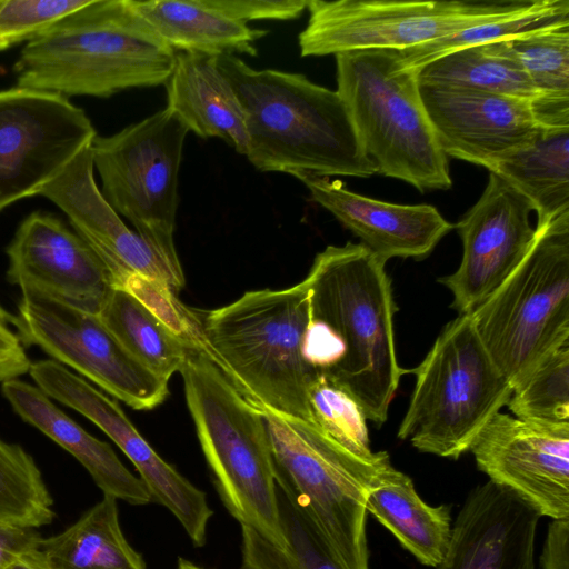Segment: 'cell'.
Returning <instances> with one entry per match:
<instances>
[{
    "instance_id": "6da1fadb",
    "label": "cell",
    "mask_w": 569,
    "mask_h": 569,
    "mask_svg": "<svg viewBox=\"0 0 569 569\" xmlns=\"http://www.w3.org/2000/svg\"><path fill=\"white\" fill-rule=\"evenodd\" d=\"M217 64L242 107L246 157L258 170L328 178L377 173L337 90L301 73L256 70L236 56L217 57Z\"/></svg>"
},
{
    "instance_id": "7a4b0ae2",
    "label": "cell",
    "mask_w": 569,
    "mask_h": 569,
    "mask_svg": "<svg viewBox=\"0 0 569 569\" xmlns=\"http://www.w3.org/2000/svg\"><path fill=\"white\" fill-rule=\"evenodd\" d=\"M176 54L130 0H90L27 42L13 72L18 87L109 98L164 84Z\"/></svg>"
},
{
    "instance_id": "3957f363",
    "label": "cell",
    "mask_w": 569,
    "mask_h": 569,
    "mask_svg": "<svg viewBox=\"0 0 569 569\" xmlns=\"http://www.w3.org/2000/svg\"><path fill=\"white\" fill-rule=\"evenodd\" d=\"M386 263L361 243L328 246L303 279L311 317L337 336L342 357L326 373L381 426L403 373L395 347L397 306Z\"/></svg>"
},
{
    "instance_id": "277c9868",
    "label": "cell",
    "mask_w": 569,
    "mask_h": 569,
    "mask_svg": "<svg viewBox=\"0 0 569 569\" xmlns=\"http://www.w3.org/2000/svg\"><path fill=\"white\" fill-rule=\"evenodd\" d=\"M199 317L214 365L249 402L313 423L309 390L320 371L302 353L311 319L305 280L286 289L248 291Z\"/></svg>"
},
{
    "instance_id": "5b68a950",
    "label": "cell",
    "mask_w": 569,
    "mask_h": 569,
    "mask_svg": "<svg viewBox=\"0 0 569 569\" xmlns=\"http://www.w3.org/2000/svg\"><path fill=\"white\" fill-rule=\"evenodd\" d=\"M261 412L277 488L342 569H369L366 495L391 466L389 455L377 451L362 457L313 423Z\"/></svg>"
},
{
    "instance_id": "8992f818",
    "label": "cell",
    "mask_w": 569,
    "mask_h": 569,
    "mask_svg": "<svg viewBox=\"0 0 569 569\" xmlns=\"http://www.w3.org/2000/svg\"><path fill=\"white\" fill-rule=\"evenodd\" d=\"M179 372L198 439L224 507L241 526L286 548L261 410L199 351L188 350Z\"/></svg>"
},
{
    "instance_id": "52a82bcc",
    "label": "cell",
    "mask_w": 569,
    "mask_h": 569,
    "mask_svg": "<svg viewBox=\"0 0 569 569\" xmlns=\"http://www.w3.org/2000/svg\"><path fill=\"white\" fill-rule=\"evenodd\" d=\"M337 92L377 173L419 191L449 189L452 180L425 110L417 71L399 66L392 49L336 54Z\"/></svg>"
},
{
    "instance_id": "ba28073f",
    "label": "cell",
    "mask_w": 569,
    "mask_h": 569,
    "mask_svg": "<svg viewBox=\"0 0 569 569\" xmlns=\"http://www.w3.org/2000/svg\"><path fill=\"white\" fill-rule=\"evenodd\" d=\"M470 316L512 389L569 343V210L536 226L526 256Z\"/></svg>"
},
{
    "instance_id": "9c48e42d",
    "label": "cell",
    "mask_w": 569,
    "mask_h": 569,
    "mask_svg": "<svg viewBox=\"0 0 569 569\" xmlns=\"http://www.w3.org/2000/svg\"><path fill=\"white\" fill-rule=\"evenodd\" d=\"M411 372L415 388L398 438L442 458L468 452L512 393L470 313L448 322Z\"/></svg>"
},
{
    "instance_id": "30bf717a",
    "label": "cell",
    "mask_w": 569,
    "mask_h": 569,
    "mask_svg": "<svg viewBox=\"0 0 569 569\" xmlns=\"http://www.w3.org/2000/svg\"><path fill=\"white\" fill-rule=\"evenodd\" d=\"M189 130L168 108L91 143L101 194L176 269L178 176Z\"/></svg>"
},
{
    "instance_id": "8fae6325",
    "label": "cell",
    "mask_w": 569,
    "mask_h": 569,
    "mask_svg": "<svg viewBox=\"0 0 569 569\" xmlns=\"http://www.w3.org/2000/svg\"><path fill=\"white\" fill-rule=\"evenodd\" d=\"M532 1L308 0L309 20L298 37L300 54L402 50L519 12Z\"/></svg>"
},
{
    "instance_id": "7c38bea8",
    "label": "cell",
    "mask_w": 569,
    "mask_h": 569,
    "mask_svg": "<svg viewBox=\"0 0 569 569\" xmlns=\"http://www.w3.org/2000/svg\"><path fill=\"white\" fill-rule=\"evenodd\" d=\"M12 326L23 346H37L137 410L166 400L168 381L137 361L100 318L33 290H22Z\"/></svg>"
},
{
    "instance_id": "4fadbf2b",
    "label": "cell",
    "mask_w": 569,
    "mask_h": 569,
    "mask_svg": "<svg viewBox=\"0 0 569 569\" xmlns=\"http://www.w3.org/2000/svg\"><path fill=\"white\" fill-rule=\"evenodd\" d=\"M97 133L67 97L30 88L0 90V212L40 194Z\"/></svg>"
},
{
    "instance_id": "5bb4252c",
    "label": "cell",
    "mask_w": 569,
    "mask_h": 569,
    "mask_svg": "<svg viewBox=\"0 0 569 569\" xmlns=\"http://www.w3.org/2000/svg\"><path fill=\"white\" fill-rule=\"evenodd\" d=\"M29 370L43 393L88 418L121 449L138 470L152 501L169 509L191 542L202 547L213 515L206 493L154 451L118 403L54 360L37 361Z\"/></svg>"
},
{
    "instance_id": "9a60e30c",
    "label": "cell",
    "mask_w": 569,
    "mask_h": 569,
    "mask_svg": "<svg viewBox=\"0 0 569 569\" xmlns=\"http://www.w3.org/2000/svg\"><path fill=\"white\" fill-rule=\"evenodd\" d=\"M531 211L522 193L489 172L481 197L453 227L462 242L460 264L438 279L451 292L450 307L458 315L472 312L526 256L536 236Z\"/></svg>"
},
{
    "instance_id": "2e32d148",
    "label": "cell",
    "mask_w": 569,
    "mask_h": 569,
    "mask_svg": "<svg viewBox=\"0 0 569 569\" xmlns=\"http://www.w3.org/2000/svg\"><path fill=\"white\" fill-rule=\"evenodd\" d=\"M469 451L489 481L540 517L569 519V427L538 425L499 412Z\"/></svg>"
},
{
    "instance_id": "e0dca14e",
    "label": "cell",
    "mask_w": 569,
    "mask_h": 569,
    "mask_svg": "<svg viewBox=\"0 0 569 569\" xmlns=\"http://www.w3.org/2000/svg\"><path fill=\"white\" fill-rule=\"evenodd\" d=\"M8 281L98 316L114 288L92 248L60 219L36 211L7 247Z\"/></svg>"
},
{
    "instance_id": "ac0fdd59",
    "label": "cell",
    "mask_w": 569,
    "mask_h": 569,
    "mask_svg": "<svg viewBox=\"0 0 569 569\" xmlns=\"http://www.w3.org/2000/svg\"><path fill=\"white\" fill-rule=\"evenodd\" d=\"M419 90L446 156L485 168L529 142L542 126L533 103L527 100L420 82Z\"/></svg>"
},
{
    "instance_id": "d6986e66",
    "label": "cell",
    "mask_w": 569,
    "mask_h": 569,
    "mask_svg": "<svg viewBox=\"0 0 569 569\" xmlns=\"http://www.w3.org/2000/svg\"><path fill=\"white\" fill-rule=\"evenodd\" d=\"M93 169L90 146L40 196L67 214L74 232L108 268L114 287L134 272L161 280L178 293L184 286L182 270L172 267L150 242L126 226L101 194Z\"/></svg>"
},
{
    "instance_id": "ffe728a7",
    "label": "cell",
    "mask_w": 569,
    "mask_h": 569,
    "mask_svg": "<svg viewBox=\"0 0 569 569\" xmlns=\"http://www.w3.org/2000/svg\"><path fill=\"white\" fill-rule=\"evenodd\" d=\"M540 518L513 493L488 480L466 497L436 569H536Z\"/></svg>"
},
{
    "instance_id": "44dd1931",
    "label": "cell",
    "mask_w": 569,
    "mask_h": 569,
    "mask_svg": "<svg viewBox=\"0 0 569 569\" xmlns=\"http://www.w3.org/2000/svg\"><path fill=\"white\" fill-rule=\"evenodd\" d=\"M313 201L327 209L385 263L391 258H426L451 230L430 204H398L371 199L328 177L299 174Z\"/></svg>"
},
{
    "instance_id": "7402d4cb",
    "label": "cell",
    "mask_w": 569,
    "mask_h": 569,
    "mask_svg": "<svg viewBox=\"0 0 569 569\" xmlns=\"http://www.w3.org/2000/svg\"><path fill=\"white\" fill-rule=\"evenodd\" d=\"M1 392L22 420L73 456L103 495L132 506L152 501L147 486L124 467L111 446L86 431L38 387L17 378L1 383Z\"/></svg>"
},
{
    "instance_id": "603a6c76",
    "label": "cell",
    "mask_w": 569,
    "mask_h": 569,
    "mask_svg": "<svg viewBox=\"0 0 569 569\" xmlns=\"http://www.w3.org/2000/svg\"><path fill=\"white\" fill-rule=\"evenodd\" d=\"M167 108L189 131L201 138H220L244 154L248 134L242 107L217 57L180 52L164 83Z\"/></svg>"
},
{
    "instance_id": "cb8c5ba5",
    "label": "cell",
    "mask_w": 569,
    "mask_h": 569,
    "mask_svg": "<svg viewBox=\"0 0 569 569\" xmlns=\"http://www.w3.org/2000/svg\"><path fill=\"white\" fill-rule=\"evenodd\" d=\"M130 3L176 52L257 56L254 43L268 33L226 14L212 0H130Z\"/></svg>"
},
{
    "instance_id": "d4e9b609",
    "label": "cell",
    "mask_w": 569,
    "mask_h": 569,
    "mask_svg": "<svg viewBox=\"0 0 569 569\" xmlns=\"http://www.w3.org/2000/svg\"><path fill=\"white\" fill-rule=\"evenodd\" d=\"M367 513L372 515L422 565L437 568L450 543L452 518L447 505L430 506L412 479L388 467L368 489Z\"/></svg>"
},
{
    "instance_id": "484cf974",
    "label": "cell",
    "mask_w": 569,
    "mask_h": 569,
    "mask_svg": "<svg viewBox=\"0 0 569 569\" xmlns=\"http://www.w3.org/2000/svg\"><path fill=\"white\" fill-rule=\"evenodd\" d=\"M509 39L463 48L417 70L420 83L468 88L509 96L533 103L539 120L569 113V106L553 104L533 87Z\"/></svg>"
},
{
    "instance_id": "4316f807",
    "label": "cell",
    "mask_w": 569,
    "mask_h": 569,
    "mask_svg": "<svg viewBox=\"0 0 569 569\" xmlns=\"http://www.w3.org/2000/svg\"><path fill=\"white\" fill-rule=\"evenodd\" d=\"M532 204L537 226L569 210V126H541L536 136L487 168Z\"/></svg>"
},
{
    "instance_id": "83f0119b",
    "label": "cell",
    "mask_w": 569,
    "mask_h": 569,
    "mask_svg": "<svg viewBox=\"0 0 569 569\" xmlns=\"http://www.w3.org/2000/svg\"><path fill=\"white\" fill-rule=\"evenodd\" d=\"M39 549L52 569H147L122 532L117 499L106 495Z\"/></svg>"
},
{
    "instance_id": "f1b7e54d",
    "label": "cell",
    "mask_w": 569,
    "mask_h": 569,
    "mask_svg": "<svg viewBox=\"0 0 569 569\" xmlns=\"http://www.w3.org/2000/svg\"><path fill=\"white\" fill-rule=\"evenodd\" d=\"M98 317L127 351L161 379L180 371L188 350L138 299L114 287Z\"/></svg>"
},
{
    "instance_id": "f546056e",
    "label": "cell",
    "mask_w": 569,
    "mask_h": 569,
    "mask_svg": "<svg viewBox=\"0 0 569 569\" xmlns=\"http://www.w3.org/2000/svg\"><path fill=\"white\" fill-rule=\"evenodd\" d=\"M287 547L280 548L241 526L242 569H342L312 528L277 488Z\"/></svg>"
},
{
    "instance_id": "4dcf8cb0",
    "label": "cell",
    "mask_w": 569,
    "mask_h": 569,
    "mask_svg": "<svg viewBox=\"0 0 569 569\" xmlns=\"http://www.w3.org/2000/svg\"><path fill=\"white\" fill-rule=\"evenodd\" d=\"M569 16L568 0H533L526 9L491 21L468 27L446 37L402 50H395L403 69L417 71L426 63L453 51L502 39Z\"/></svg>"
},
{
    "instance_id": "1f68e13d",
    "label": "cell",
    "mask_w": 569,
    "mask_h": 569,
    "mask_svg": "<svg viewBox=\"0 0 569 569\" xmlns=\"http://www.w3.org/2000/svg\"><path fill=\"white\" fill-rule=\"evenodd\" d=\"M508 41L545 100L569 106V16L521 32Z\"/></svg>"
},
{
    "instance_id": "d6a6232c",
    "label": "cell",
    "mask_w": 569,
    "mask_h": 569,
    "mask_svg": "<svg viewBox=\"0 0 569 569\" xmlns=\"http://www.w3.org/2000/svg\"><path fill=\"white\" fill-rule=\"evenodd\" d=\"M52 503L33 458L0 439V521L37 529L53 520Z\"/></svg>"
},
{
    "instance_id": "836d02e7",
    "label": "cell",
    "mask_w": 569,
    "mask_h": 569,
    "mask_svg": "<svg viewBox=\"0 0 569 569\" xmlns=\"http://www.w3.org/2000/svg\"><path fill=\"white\" fill-rule=\"evenodd\" d=\"M507 406L520 420L569 427V343L546 357L516 386Z\"/></svg>"
},
{
    "instance_id": "e575fe53",
    "label": "cell",
    "mask_w": 569,
    "mask_h": 569,
    "mask_svg": "<svg viewBox=\"0 0 569 569\" xmlns=\"http://www.w3.org/2000/svg\"><path fill=\"white\" fill-rule=\"evenodd\" d=\"M309 408L313 423L339 445L362 457L375 453L362 409L323 372L310 387Z\"/></svg>"
},
{
    "instance_id": "d590c367",
    "label": "cell",
    "mask_w": 569,
    "mask_h": 569,
    "mask_svg": "<svg viewBox=\"0 0 569 569\" xmlns=\"http://www.w3.org/2000/svg\"><path fill=\"white\" fill-rule=\"evenodd\" d=\"M131 293L151 311L189 350L213 361L199 315L193 313L166 282L140 273H128L117 286Z\"/></svg>"
},
{
    "instance_id": "8d00e7d4",
    "label": "cell",
    "mask_w": 569,
    "mask_h": 569,
    "mask_svg": "<svg viewBox=\"0 0 569 569\" xmlns=\"http://www.w3.org/2000/svg\"><path fill=\"white\" fill-rule=\"evenodd\" d=\"M90 0H0V51L29 42Z\"/></svg>"
},
{
    "instance_id": "74e56055",
    "label": "cell",
    "mask_w": 569,
    "mask_h": 569,
    "mask_svg": "<svg viewBox=\"0 0 569 569\" xmlns=\"http://www.w3.org/2000/svg\"><path fill=\"white\" fill-rule=\"evenodd\" d=\"M226 14L241 22L292 20L307 9L308 0H212Z\"/></svg>"
},
{
    "instance_id": "f35d334b",
    "label": "cell",
    "mask_w": 569,
    "mask_h": 569,
    "mask_svg": "<svg viewBox=\"0 0 569 569\" xmlns=\"http://www.w3.org/2000/svg\"><path fill=\"white\" fill-rule=\"evenodd\" d=\"M12 318L0 305V383L26 375L31 366L24 346L11 328Z\"/></svg>"
},
{
    "instance_id": "ab89813d",
    "label": "cell",
    "mask_w": 569,
    "mask_h": 569,
    "mask_svg": "<svg viewBox=\"0 0 569 569\" xmlns=\"http://www.w3.org/2000/svg\"><path fill=\"white\" fill-rule=\"evenodd\" d=\"M42 539L36 528L0 521V569H6L22 553L39 549Z\"/></svg>"
},
{
    "instance_id": "60d3db41",
    "label": "cell",
    "mask_w": 569,
    "mask_h": 569,
    "mask_svg": "<svg viewBox=\"0 0 569 569\" xmlns=\"http://www.w3.org/2000/svg\"><path fill=\"white\" fill-rule=\"evenodd\" d=\"M539 561L541 569H569V519L549 522Z\"/></svg>"
},
{
    "instance_id": "b9f144b4",
    "label": "cell",
    "mask_w": 569,
    "mask_h": 569,
    "mask_svg": "<svg viewBox=\"0 0 569 569\" xmlns=\"http://www.w3.org/2000/svg\"><path fill=\"white\" fill-rule=\"evenodd\" d=\"M6 569H52L40 549L22 553Z\"/></svg>"
},
{
    "instance_id": "7bdbcfd3",
    "label": "cell",
    "mask_w": 569,
    "mask_h": 569,
    "mask_svg": "<svg viewBox=\"0 0 569 569\" xmlns=\"http://www.w3.org/2000/svg\"><path fill=\"white\" fill-rule=\"evenodd\" d=\"M177 569H203V568L196 566L194 563H192L191 561H189L187 559L179 558Z\"/></svg>"
}]
</instances>
